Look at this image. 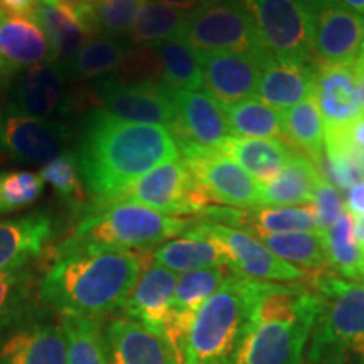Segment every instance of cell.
<instances>
[{
    "label": "cell",
    "mask_w": 364,
    "mask_h": 364,
    "mask_svg": "<svg viewBox=\"0 0 364 364\" xmlns=\"http://www.w3.org/2000/svg\"><path fill=\"white\" fill-rule=\"evenodd\" d=\"M76 157L90 209H98L157 166L181 159V152L167 127L125 122L100 108L85 118Z\"/></svg>",
    "instance_id": "cell-1"
},
{
    "label": "cell",
    "mask_w": 364,
    "mask_h": 364,
    "mask_svg": "<svg viewBox=\"0 0 364 364\" xmlns=\"http://www.w3.org/2000/svg\"><path fill=\"white\" fill-rule=\"evenodd\" d=\"M145 262V250L56 252L39 282V297L59 314L100 318L124 307Z\"/></svg>",
    "instance_id": "cell-2"
},
{
    "label": "cell",
    "mask_w": 364,
    "mask_h": 364,
    "mask_svg": "<svg viewBox=\"0 0 364 364\" xmlns=\"http://www.w3.org/2000/svg\"><path fill=\"white\" fill-rule=\"evenodd\" d=\"M318 311L306 285L263 284L233 364H302Z\"/></svg>",
    "instance_id": "cell-3"
},
{
    "label": "cell",
    "mask_w": 364,
    "mask_h": 364,
    "mask_svg": "<svg viewBox=\"0 0 364 364\" xmlns=\"http://www.w3.org/2000/svg\"><path fill=\"white\" fill-rule=\"evenodd\" d=\"M263 284L231 272L196 314L179 346L181 364H233Z\"/></svg>",
    "instance_id": "cell-4"
},
{
    "label": "cell",
    "mask_w": 364,
    "mask_h": 364,
    "mask_svg": "<svg viewBox=\"0 0 364 364\" xmlns=\"http://www.w3.org/2000/svg\"><path fill=\"white\" fill-rule=\"evenodd\" d=\"M321 311L309 338L306 364H364V287L334 273L312 282Z\"/></svg>",
    "instance_id": "cell-5"
},
{
    "label": "cell",
    "mask_w": 364,
    "mask_h": 364,
    "mask_svg": "<svg viewBox=\"0 0 364 364\" xmlns=\"http://www.w3.org/2000/svg\"><path fill=\"white\" fill-rule=\"evenodd\" d=\"M193 220L167 216L135 203L90 209L56 252L80 248L147 250L189 230Z\"/></svg>",
    "instance_id": "cell-6"
},
{
    "label": "cell",
    "mask_w": 364,
    "mask_h": 364,
    "mask_svg": "<svg viewBox=\"0 0 364 364\" xmlns=\"http://www.w3.org/2000/svg\"><path fill=\"white\" fill-rule=\"evenodd\" d=\"M247 12L265 51L312 63L314 29L307 0H235Z\"/></svg>",
    "instance_id": "cell-7"
},
{
    "label": "cell",
    "mask_w": 364,
    "mask_h": 364,
    "mask_svg": "<svg viewBox=\"0 0 364 364\" xmlns=\"http://www.w3.org/2000/svg\"><path fill=\"white\" fill-rule=\"evenodd\" d=\"M179 39L196 53H240L270 56L253 22L235 0H213L186 16Z\"/></svg>",
    "instance_id": "cell-8"
},
{
    "label": "cell",
    "mask_w": 364,
    "mask_h": 364,
    "mask_svg": "<svg viewBox=\"0 0 364 364\" xmlns=\"http://www.w3.org/2000/svg\"><path fill=\"white\" fill-rule=\"evenodd\" d=\"M113 203H135L162 215L181 218L182 215H201L213 201L184 161L176 159L132 182Z\"/></svg>",
    "instance_id": "cell-9"
},
{
    "label": "cell",
    "mask_w": 364,
    "mask_h": 364,
    "mask_svg": "<svg viewBox=\"0 0 364 364\" xmlns=\"http://www.w3.org/2000/svg\"><path fill=\"white\" fill-rule=\"evenodd\" d=\"M0 364H68L59 318L31 306L0 327Z\"/></svg>",
    "instance_id": "cell-10"
},
{
    "label": "cell",
    "mask_w": 364,
    "mask_h": 364,
    "mask_svg": "<svg viewBox=\"0 0 364 364\" xmlns=\"http://www.w3.org/2000/svg\"><path fill=\"white\" fill-rule=\"evenodd\" d=\"M194 228L221 243L228 253L230 270L236 275L265 284H295L307 280L306 272L282 260L247 231L213 221L194 223Z\"/></svg>",
    "instance_id": "cell-11"
},
{
    "label": "cell",
    "mask_w": 364,
    "mask_h": 364,
    "mask_svg": "<svg viewBox=\"0 0 364 364\" xmlns=\"http://www.w3.org/2000/svg\"><path fill=\"white\" fill-rule=\"evenodd\" d=\"M314 29V65L353 66L364 49V17L341 0H307Z\"/></svg>",
    "instance_id": "cell-12"
},
{
    "label": "cell",
    "mask_w": 364,
    "mask_h": 364,
    "mask_svg": "<svg viewBox=\"0 0 364 364\" xmlns=\"http://www.w3.org/2000/svg\"><path fill=\"white\" fill-rule=\"evenodd\" d=\"M179 152L191 174L206 191L213 203L236 209L260 206L257 182L226 154L218 149L191 145L179 147Z\"/></svg>",
    "instance_id": "cell-13"
},
{
    "label": "cell",
    "mask_w": 364,
    "mask_h": 364,
    "mask_svg": "<svg viewBox=\"0 0 364 364\" xmlns=\"http://www.w3.org/2000/svg\"><path fill=\"white\" fill-rule=\"evenodd\" d=\"M70 127L59 120L31 117L7 105L0 108V145L16 161L48 164L65 152Z\"/></svg>",
    "instance_id": "cell-14"
},
{
    "label": "cell",
    "mask_w": 364,
    "mask_h": 364,
    "mask_svg": "<svg viewBox=\"0 0 364 364\" xmlns=\"http://www.w3.org/2000/svg\"><path fill=\"white\" fill-rule=\"evenodd\" d=\"M102 110L134 124L164 125L171 129L174 122V103L171 90L162 83H120L105 76L93 86Z\"/></svg>",
    "instance_id": "cell-15"
},
{
    "label": "cell",
    "mask_w": 364,
    "mask_h": 364,
    "mask_svg": "<svg viewBox=\"0 0 364 364\" xmlns=\"http://www.w3.org/2000/svg\"><path fill=\"white\" fill-rule=\"evenodd\" d=\"M196 56L203 88L221 108L257 97L262 71L272 58L240 53H196Z\"/></svg>",
    "instance_id": "cell-16"
},
{
    "label": "cell",
    "mask_w": 364,
    "mask_h": 364,
    "mask_svg": "<svg viewBox=\"0 0 364 364\" xmlns=\"http://www.w3.org/2000/svg\"><path fill=\"white\" fill-rule=\"evenodd\" d=\"M171 95L174 122L169 130L179 147L218 149L228 136L233 135L223 108L206 91L171 90Z\"/></svg>",
    "instance_id": "cell-17"
},
{
    "label": "cell",
    "mask_w": 364,
    "mask_h": 364,
    "mask_svg": "<svg viewBox=\"0 0 364 364\" xmlns=\"http://www.w3.org/2000/svg\"><path fill=\"white\" fill-rule=\"evenodd\" d=\"M68 73L53 61L27 68L11 83V103L14 108L31 117L53 120L70 113L71 103L66 93Z\"/></svg>",
    "instance_id": "cell-18"
},
{
    "label": "cell",
    "mask_w": 364,
    "mask_h": 364,
    "mask_svg": "<svg viewBox=\"0 0 364 364\" xmlns=\"http://www.w3.org/2000/svg\"><path fill=\"white\" fill-rule=\"evenodd\" d=\"M48 36L36 16L0 12V80L11 83L27 68L53 61Z\"/></svg>",
    "instance_id": "cell-19"
},
{
    "label": "cell",
    "mask_w": 364,
    "mask_h": 364,
    "mask_svg": "<svg viewBox=\"0 0 364 364\" xmlns=\"http://www.w3.org/2000/svg\"><path fill=\"white\" fill-rule=\"evenodd\" d=\"M36 19L48 36L54 61L65 70L83 46L100 33L93 4H70L61 0L53 6L39 7Z\"/></svg>",
    "instance_id": "cell-20"
},
{
    "label": "cell",
    "mask_w": 364,
    "mask_h": 364,
    "mask_svg": "<svg viewBox=\"0 0 364 364\" xmlns=\"http://www.w3.org/2000/svg\"><path fill=\"white\" fill-rule=\"evenodd\" d=\"M314 97L326 134H343L363 115L361 97L353 66L316 65Z\"/></svg>",
    "instance_id": "cell-21"
},
{
    "label": "cell",
    "mask_w": 364,
    "mask_h": 364,
    "mask_svg": "<svg viewBox=\"0 0 364 364\" xmlns=\"http://www.w3.org/2000/svg\"><path fill=\"white\" fill-rule=\"evenodd\" d=\"M105 341L108 364H181L179 353L167 336L127 316L108 324Z\"/></svg>",
    "instance_id": "cell-22"
},
{
    "label": "cell",
    "mask_w": 364,
    "mask_h": 364,
    "mask_svg": "<svg viewBox=\"0 0 364 364\" xmlns=\"http://www.w3.org/2000/svg\"><path fill=\"white\" fill-rule=\"evenodd\" d=\"M177 279L179 277L176 272L167 270L157 263L145 267L122 311L127 317L134 318L149 329L167 336Z\"/></svg>",
    "instance_id": "cell-23"
},
{
    "label": "cell",
    "mask_w": 364,
    "mask_h": 364,
    "mask_svg": "<svg viewBox=\"0 0 364 364\" xmlns=\"http://www.w3.org/2000/svg\"><path fill=\"white\" fill-rule=\"evenodd\" d=\"M314 90H316L314 63L270 58L258 81L257 97L277 112H285L312 97Z\"/></svg>",
    "instance_id": "cell-24"
},
{
    "label": "cell",
    "mask_w": 364,
    "mask_h": 364,
    "mask_svg": "<svg viewBox=\"0 0 364 364\" xmlns=\"http://www.w3.org/2000/svg\"><path fill=\"white\" fill-rule=\"evenodd\" d=\"M231 270L228 267H208L196 270L182 272L177 279L174 300H172V317L167 338L176 346H179L188 334L196 314L199 312L211 295L218 292L223 282L228 279Z\"/></svg>",
    "instance_id": "cell-25"
},
{
    "label": "cell",
    "mask_w": 364,
    "mask_h": 364,
    "mask_svg": "<svg viewBox=\"0 0 364 364\" xmlns=\"http://www.w3.org/2000/svg\"><path fill=\"white\" fill-rule=\"evenodd\" d=\"M51 216L43 213L0 221V272L27 267L53 236Z\"/></svg>",
    "instance_id": "cell-26"
},
{
    "label": "cell",
    "mask_w": 364,
    "mask_h": 364,
    "mask_svg": "<svg viewBox=\"0 0 364 364\" xmlns=\"http://www.w3.org/2000/svg\"><path fill=\"white\" fill-rule=\"evenodd\" d=\"M152 260L176 273L208 267L230 268L228 253L221 243L196 230L194 225L186 233H182V236H176L157 247L152 253Z\"/></svg>",
    "instance_id": "cell-27"
},
{
    "label": "cell",
    "mask_w": 364,
    "mask_h": 364,
    "mask_svg": "<svg viewBox=\"0 0 364 364\" xmlns=\"http://www.w3.org/2000/svg\"><path fill=\"white\" fill-rule=\"evenodd\" d=\"M322 172L302 154L294 152L275 179L258 188L260 206H304L312 204Z\"/></svg>",
    "instance_id": "cell-28"
},
{
    "label": "cell",
    "mask_w": 364,
    "mask_h": 364,
    "mask_svg": "<svg viewBox=\"0 0 364 364\" xmlns=\"http://www.w3.org/2000/svg\"><path fill=\"white\" fill-rule=\"evenodd\" d=\"M218 150L243 167L255 181L267 184L280 174L294 156V149L282 140L228 136Z\"/></svg>",
    "instance_id": "cell-29"
},
{
    "label": "cell",
    "mask_w": 364,
    "mask_h": 364,
    "mask_svg": "<svg viewBox=\"0 0 364 364\" xmlns=\"http://www.w3.org/2000/svg\"><path fill=\"white\" fill-rule=\"evenodd\" d=\"M268 250L277 257L292 263L300 270L306 272L307 279L317 280L318 277L329 273V260H327L324 233L314 231H294V233L268 235L260 238Z\"/></svg>",
    "instance_id": "cell-30"
},
{
    "label": "cell",
    "mask_w": 364,
    "mask_h": 364,
    "mask_svg": "<svg viewBox=\"0 0 364 364\" xmlns=\"http://www.w3.org/2000/svg\"><path fill=\"white\" fill-rule=\"evenodd\" d=\"M285 142L321 169L326 149V130L316 97H309L289 110L280 112Z\"/></svg>",
    "instance_id": "cell-31"
},
{
    "label": "cell",
    "mask_w": 364,
    "mask_h": 364,
    "mask_svg": "<svg viewBox=\"0 0 364 364\" xmlns=\"http://www.w3.org/2000/svg\"><path fill=\"white\" fill-rule=\"evenodd\" d=\"M66 338L68 364H108L107 341L100 318L59 314Z\"/></svg>",
    "instance_id": "cell-32"
},
{
    "label": "cell",
    "mask_w": 364,
    "mask_h": 364,
    "mask_svg": "<svg viewBox=\"0 0 364 364\" xmlns=\"http://www.w3.org/2000/svg\"><path fill=\"white\" fill-rule=\"evenodd\" d=\"M132 44L127 39L105 34L95 36L76 54L66 73L76 80L105 78L120 68Z\"/></svg>",
    "instance_id": "cell-33"
},
{
    "label": "cell",
    "mask_w": 364,
    "mask_h": 364,
    "mask_svg": "<svg viewBox=\"0 0 364 364\" xmlns=\"http://www.w3.org/2000/svg\"><path fill=\"white\" fill-rule=\"evenodd\" d=\"M231 134L245 139H268L285 142L282 115L260 98L253 97L223 108Z\"/></svg>",
    "instance_id": "cell-34"
},
{
    "label": "cell",
    "mask_w": 364,
    "mask_h": 364,
    "mask_svg": "<svg viewBox=\"0 0 364 364\" xmlns=\"http://www.w3.org/2000/svg\"><path fill=\"white\" fill-rule=\"evenodd\" d=\"M161 61L162 85L171 90L203 88V75L194 49L179 38L152 44Z\"/></svg>",
    "instance_id": "cell-35"
},
{
    "label": "cell",
    "mask_w": 364,
    "mask_h": 364,
    "mask_svg": "<svg viewBox=\"0 0 364 364\" xmlns=\"http://www.w3.org/2000/svg\"><path fill=\"white\" fill-rule=\"evenodd\" d=\"M329 267L346 280L359 282L364 273V258L354 235V216L344 211L324 233Z\"/></svg>",
    "instance_id": "cell-36"
},
{
    "label": "cell",
    "mask_w": 364,
    "mask_h": 364,
    "mask_svg": "<svg viewBox=\"0 0 364 364\" xmlns=\"http://www.w3.org/2000/svg\"><path fill=\"white\" fill-rule=\"evenodd\" d=\"M186 16L188 14L166 7L162 4L154 2V0H147L144 7L140 9L139 16H136L134 26L125 36V39L130 44L145 46L179 38Z\"/></svg>",
    "instance_id": "cell-37"
},
{
    "label": "cell",
    "mask_w": 364,
    "mask_h": 364,
    "mask_svg": "<svg viewBox=\"0 0 364 364\" xmlns=\"http://www.w3.org/2000/svg\"><path fill=\"white\" fill-rule=\"evenodd\" d=\"M44 191L41 174L29 171L0 172V215H11L29 208Z\"/></svg>",
    "instance_id": "cell-38"
},
{
    "label": "cell",
    "mask_w": 364,
    "mask_h": 364,
    "mask_svg": "<svg viewBox=\"0 0 364 364\" xmlns=\"http://www.w3.org/2000/svg\"><path fill=\"white\" fill-rule=\"evenodd\" d=\"M34 275L27 267L0 272V327L33 304Z\"/></svg>",
    "instance_id": "cell-39"
},
{
    "label": "cell",
    "mask_w": 364,
    "mask_h": 364,
    "mask_svg": "<svg viewBox=\"0 0 364 364\" xmlns=\"http://www.w3.org/2000/svg\"><path fill=\"white\" fill-rule=\"evenodd\" d=\"M41 177L65 201L80 204L83 199V177H81L78 157L73 150H66L46 164L41 169Z\"/></svg>",
    "instance_id": "cell-40"
},
{
    "label": "cell",
    "mask_w": 364,
    "mask_h": 364,
    "mask_svg": "<svg viewBox=\"0 0 364 364\" xmlns=\"http://www.w3.org/2000/svg\"><path fill=\"white\" fill-rule=\"evenodd\" d=\"M147 0H98L93 4L100 33L124 38L134 26L140 9Z\"/></svg>",
    "instance_id": "cell-41"
},
{
    "label": "cell",
    "mask_w": 364,
    "mask_h": 364,
    "mask_svg": "<svg viewBox=\"0 0 364 364\" xmlns=\"http://www.w3.org/2000/svg\"><path fill=\"white\" fill-rule=\"evenodd\" d=\"M312 206L314 215H316V230L321 233H326L346 211L344 199L339 189L332 186L326 177H322V181L318 182L312 199Z\"/></svg>",
    "instance_id": "cell-42"
},
{
    "label": "cell",
    "mask_w": 364,
    "mask_h": 364,
    "mask_svg": "<svg viewBox=\"0 0 364 364\" xmlns=\"http://www.w3.org/2000/svg\"><path fill=\"white\" fill-rule=\"evenodd\" d=\"M344 208L346 211L351 213L354 218L364 216V181L358 182L353 188L346 191Z\"/></svg>",
    "instance_id": "cell-43"
},
{
    "label": "cell",
    "mask_w": 364,
    "mask_h": 364,
    "mask_svg": "<svg viewBox=\"0 0 364 364\" xmlns=\"http://www.w3.org/2000/svg\"><path fill=\"white\" fill-rule=\"evenodd\" d=\"M38 0H0V12L11 16H36Z\"/></svg>",
    "instance_id": "cell-44"
},
{
    "label": "cell",
    "mask_w": 364,
    "mask_h": 364,
    "mask_svg": "<svg viewBox=\"0 0 364 364\" xmlns=\"http://www.w3.org/2000/svg\"><path fill=\"white\" fill-rule=\"evenodd\" d=\"M346 144L359 154H364V115L358 118L348 130L343 132Z\"/></svg>",
    "instance_id": "cell-45"
},
{
    "label": "cell",
    "mask_w": 364,
    "mask_h": 364,
    "mask_svg": "<svg viewBox=\"0 0 364 364\" xmlns=\"http://www.w3.org/2000/svg\"><path fill=\"white\" fill-rule=\"evenodd\" d=\"M154 2L162 4V6L166 7L176 9V11H181L184 14H191L198 11V9L208 6V4L213 2V0H154Z\"/></svg>",
    "instance_id": "cell-46"
},
{
    "label": "cell",
    "mask_w": 364,
    "mask_h": 364,
    "mask_svg": "<svg viewBox=\"0 0 364 364\" xmlns=\"http://www.w3.org/2000/svg\"><path fill=\"white\" fill-rule=\"evenodd\" d=\"M353 71H354V76H356L359 97H361V105H363V110H364V49H363L361 56L358 58V61L353 65Z\"/></svg>",
    "instance_id": "cell-47"
},
{
    "label": "cell",
    "mask_w": 364,
    "mask_h": 364,
    "mask_svg": "<svg viewBox=\"0 0 364 364\" xmlns=\"http://www.w3.org/2000/svg\"><path fill=\"white\" fill-rule=\"evenodd\" d=\"M354 235H356V243L364 258V216L354 218Z\"/></svg>",
    "instance_id": "cell-48"
},
{
    "label": "cell",
    "mask_w": 364,
    "mask_h": 364,
    "mask_svg": "<svg viewBox=\"0 0 364 364\" xmlns=\"http://www.w3.org/2000/svg\"><path fill=\"white\" fill-rule=\"evenodd\" d=\"M346 7L358 14H364V0H341Z\"/></svg>",
    "instance_id": "cell-49"
},
{
    "label": "cell",
    "mask_w": 364,
    "mask_h": 364,
    "mask_svg": "<svg viewBox=\"0 0 364 364\" xmlns=\"http://www.w3.org/2000/svg\"><path fill=\"white\" fill-rule=\"evenodd\" d=\"M41 2H43L44 6H53V4H58V2H61V0H41Z\"/></svg>",
    "instance_id": "cell-50"
},
{
    "label": "cell",
    "mask_w": 364,
    "mask_h": 364,
    "mask_svg": "<svg viewBox=\"0 0 364 364\" xmlns=\"http://www.w3.org/2000/svg\"><path fill=\"white\" fill-rule=\"evenodd\" d=\"M70 4H88V0H66Z\"/></svg>",
    "instance_id": "cell-51"
},
{
    "label": "cell",
    "mask_w": 364,
    "mask_h": 364,
    "mask_svg": "<svg viewBox=\"0 0 364 364\" xmlns=\"http://www.w3.org/2000/svg\"><path fill=\"white\" fill-rule=\"evenodd\" d=\"M95 2H98V0H88V4H95Z\"/></svg>",
    "instance_id": "cell-52"
},
{
    "label": "cell",
    "mask_w": 364,
    "mask_h": 364,
    "mask_svg": "<svg viewBox=\"0 0 364 364\" xmlns=\"http://www.w3.org/2000/svg\"><path fill=\"white\" fill-rule=\"evenodd\" d=\"M361 280H363V284H364V273H363V279H361ZM363 287H364V285H363Z\"/></svg>",
    "instance_id": "cell-53"
}]
</instances>
